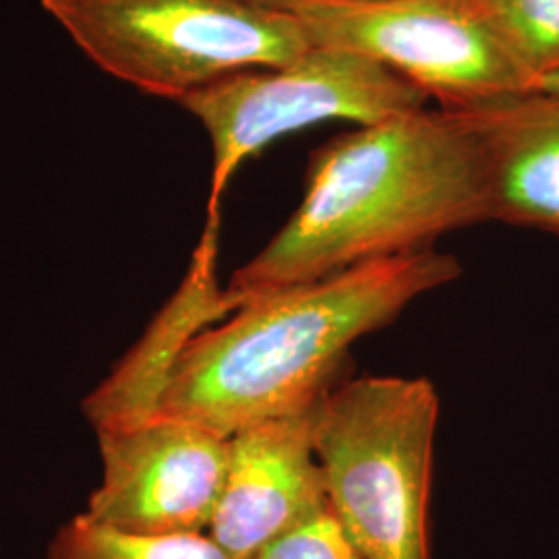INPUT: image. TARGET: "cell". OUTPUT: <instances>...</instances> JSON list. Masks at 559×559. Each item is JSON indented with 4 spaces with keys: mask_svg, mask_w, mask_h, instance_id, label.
Here are the masks:
<instances>
[{
    "mask_svg": "<svg viewBox=\"0 0 559 559\" xmlns=\"http://www.w3.org/2000/svg\"><path fill=\"white\" fill-rule=\"evenodd\" d=\"M427 96L392 69L350 50L311 46L286 64L228 75L179 102L212 141L207 216L242 162L270 143L320 124H373L425 108Z\"/></svg>",
    "mask_w": 559,
    "mask_h": 559,
    "instance_id": "obj_6",
    "label": "cell"
},
{
    "mask_svg": "<svg viewBox=\"0 0 559 559\" xmlns=\"http://www.w3.org/2000/svg\"><path fill=\"white\" fill-rule=\"evenodd\" d=\"M110 78L173 100L228 75L280 67L313 44L261 0H40Z\"/></svg>",
    "mask_w": 559,
    "mask_h": 559,
    "instance_id": "obj_4",
    "label": "cell"
},
{
    "mask_svg": "<svg viewBox=\"0 0 559 559\" xmlns=\"http://www.w3.org/2000/svg\"><path fill=\"white\" fill-rule=\"evenodd\" d=\"M255 559H362L344 537L332 514L307 522L290 535L265 547Z\"/></svg>",
    "mask_w": 559,
    "mask_h": 559,
    "instance_id": "obj_13",
    "label": "cell"
},
{
    "mask_svg": "<svg viewBox=\"0 0 559 559\" xmlns=\"http://www.w3.org/2000/svg\"><path fill=\"white\" fill-rule=\"evenodd\" d=\"M440 399L427 378L362 376L316 406L313 450L328 510L362 559L429 558Z\"/></svg>",
    "mask_w": 559,
    "mask_h": 559,
    "instance_id": "obj_3",
    "label": "cell"
},
{
    "mask_svg": "<svg viewBox=\"0 0 559 559\" xmlns=\"http://www.w3.org/2000/svg\"><path fill=\"white\" fill-rule=\"evenodd\" d=\"M479 141L489 222L559 239V90L454 110Z\"/></svg>",
    "mask_w": 559,
    "mask_h": 559,
    "instance_id": "obj_9",
    "label": "cell"
},
{
    "mask_svg": "<svg viewBox=\"0 0 559 559\" xmlns=\"http://www.w3.org/2000/svg\"><path fill=\"white\" fill-rule=\"evenodd\" d=\"M299 207L224 288L247 300L355 265L433 249L489 222L479 141L454 110H417L323 143Z\"/></svg>",
    "mask_w": 559,
    "mask_h": 559,
    "instance_id": "obj_1",
    "label": "cell"
},
{
    "mask_svg": "<svg viewBox=\"0 0 559 559\" xmlns=\"http://www.w3.org/2000/svg\"><path fill=\"white\" fill-rule=\"evenodd\" d=\"M102 479L90 519L131 535H205L221 498L228 438L166 415L96 431Z\"/></svg>",
    "mask_w": 559,
    "mask_h": 559,
    "instance_id": "obj_7",
    "label": "cell"
},
{
    "mask_svg": "<svg viewBox=\"0 0 559 559\" xmlns=\"http://www.w3.org/2000/svg\"><path fill=\"white\" fill-rule=\"evenodd\" d=\"M316 406L228 438L221 498L205 533L228 558L255 559L330 512L313 450Z\"/></svg>",
    "mask_w": 559,
    "mask_h": 559,
    "instance_id": "obj_8",
    "label": "cell"
},
{
    "mask_svg": "<svg viewBox=\"0 0 559 559\" xmlns=\"http://www.w3.org/2000/svg\"><path fill=\"white\" fill-rule=\"evenodd\" d=\"M46 559H230L207 535L147 537L122 533L85 512L64 522Z\"/></svg>",
    "mask_w": 559,
    "mask_h": 559,
    "instance_id": "obj_11",
    "label": "cell"
},
{
    "mask_svg": "<svg viewBox=\"0 0 559 559\" xmlns=\"http://www.w3.org/2000/svg\"><path fill=\"white\" fill-rule=\"evenodd\" d=\"M537 87H549V90H559V73H556V75H551V78H547V80L540 81Z\"/></svg>",
    "mask_w": 559,
    "mask_h": 559,
    "instance_id": "obj_14",
    "label": "cell"
},
{
    "mask_svg": "<svg viewBox=\"0 0 559 559\" xmlns=\"http://www.w3.org/2000/svg\"><path fill=\"white\" fill-rule=\"evenodd\" d=\"M460 270L454 255L425 249L247 300L182 348L158 415L230 438L253 423L313 408L338 383L357 340L454 282Z\"/></svg>",
    "mask_w": 559,
    "mask_h": 559,
    "instance_id": "obj_2",
    "label": "cell"
},
{
    "mask_svg": "<svg viewBox=\"0 0 559 559\" xmlns=\"http://www.w3.org/2000/svg\"><path fill=\"white\" fill-rule=\"evenodd\" d=\"M218 230L221 216H207L200 245L177 295L168 300L119 369L83 402V413L94 431L156 415L182 348L201 330L230 316L226 293L216 280Z\"/></svg>",
    "mask_w": 559,
    "mask_h": 559,
    "instance_id": "obj_10",
    "label": "cell"
},
{
    "mask_svg": "<svg viewBox=\"0 0 559 559\" xmlns=\"http://www.w3.org/2000/svg\"><path fill=\"white\" fill-rule=\"evenodd\" d=\"M520 62L540 81L559 73V0H473Z\"/></svg>",
    "mask_w": 559,
    "mask_h": 559,
    "instance_id": "obj_12",
    "label": "cell"
},
{
    "mask_svg": "<svg viewBox=\"0 0 559 559\" xmlns=\"http://www.w3.org/2000/svg\"><path fill=\"white\" fill-rule=\"evenodd\" d=\"M293 15L313 46L362 55L443 110H471L537 87L473 0H261Z\"/></svg>",
    "mask_w": 559,
    "mask_h": 559,
    "instance_id": "obj_5",
    "label": "cell"
}]
</instances>
